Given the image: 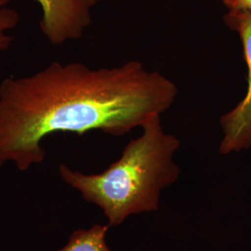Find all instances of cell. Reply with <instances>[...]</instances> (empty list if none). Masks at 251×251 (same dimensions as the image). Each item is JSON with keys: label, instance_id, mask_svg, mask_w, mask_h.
Masks as SVG:
<instances>
[{"label": "cell", "instance_id": "1", "mask_svg": "<svg viewBox=\"0 0 251 251\" xmlns=\"http://www.w3.org/2000/svg\"><path fill=\"white\" fill-rule=\"evenodd\" d=\"M177 85L143 63L93 69L82 63L49 64L0 84V167L20 171L45 160L50 135L92 130L120 137L171 109Z\"/></svg>", "mask_w": 251, "mask_h": 251}, {"label": "cell", "instance_id": "2", "mask_svg": "<svg viewBox=\"0 0 251 251\" xmlns=\"http://www.w3.org/2000/svg\"><path fill=\"white\" fill-rule=\"evenodd\" d=\"M142 128L143 133L100 173L85 174L65 164L59 167L63 181L99 206L109 227L122 225L130 216L158 210L162 191L179 179L180 168L174 160L179 139L163 129L161 116Z\"/></svg>", "mask_w": 251, "mask_h": 251}, {"label": "cell", "instance_id": "3", "mask_svg": "<svg viewBox=\"0 0 251 251\" xmlns=\"http://www.w3.org/2000/svg\"><path fill=\"white\" fill-rule=\"evenodd\" d=\"M224 22L239 36L248 66V89L244 98L220 120L223 139L219 152L227 155L251 149V11L228 10Z\"/></svg>", "mask_w": 251, "mask_h": 251}, {"label": "cell", "instance_id": "4", "mask_svg": "<svg viewBox=\"0 0 251 251\" xmlns=\"http://www.w3.org/2000/svg\"><path fill=\"white\" fill-rule=\"evenodd\" d=\"M42 16L39 28L52 45L78 40L92 22V10L100 0H35Z\"/></svg>", "mask_w": 251, "mask_h": 251}, {"label": "cell", "instance_id": "5", "mask_svg": "<svg viewBox=\"0 0 251 251\" xmlns=\"http://www.w3.org/2000/svg\"><path fill=\"white\" fill-rule=\"evenodd\" d=\"M109 225H94L73 232L66 245L58 251H115L108 247Z\"/></svg>", "mask_w": 251, "mask_h": 251}, {"label": "cell", "instance_id": "6", "mask_svg": "<svg viewBox=\"0 0 251 251\" xmlns=\"http://www.w3.org/2000/svg\"><path fill=\"white\" fill-rule=\"evenodd\" d=\"M12 0H0V52L6 51L13 42L12 31L20 22L18 11L9 7Z\"/></svg>", "mask_w": 251, "mask_h": 251}, {"label": "cell", "instance_id": "7", "mask_svg": "<svg viewBox=\"0 0 251 251\" xmlns=\"http://www.w3.org/2000/svg\"><path fill=\"white\" fill-rule=\"evenodd\" d=\"M228 10L251 11V0H221Z\"/></svg>", "mask_w": 251, "mask_h": 251}]
</instances>
